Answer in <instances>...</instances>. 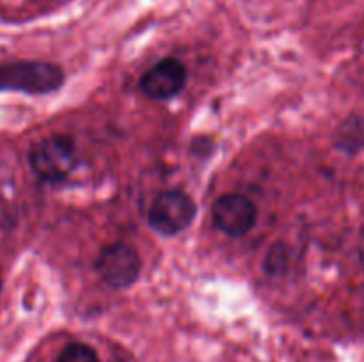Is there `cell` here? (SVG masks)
<instances>
[{
	"instance_id": "cell-1",
	"label": "cell",
	"mask_w": 364,
	"mask_h": 362,
	"mask_svg": "<svg viewBox=\"0 0 364 362\" xmlns=\"http://www.w3.org/2000/svg\"><path fill=\"white\" fill-rule=\"evenodd\" d=\"M63 82V70L55 64L41 60H16L0 64V91L48 94L57 91Z\"/></svg>"
},
{
	"instance_id": "cell-2",
	"label": "cell",
	"mask_w": 364,
	"mask_h": 362,
	"mask_svg": "<svg viewBox=\"0 0 364 362\" xmlns=\"http://www.w3.org/2000/svg\"><path fill=\"white\" fill-rule=\"evenodd\" d=\"M28 163L39 180L57 183L66 180L77 167V149L71 138L52 135L31 146Z\"/></svg>"
},
{
	"instance_id": "cell-3",
	"label": "cell",
	"mask_w": 364,
	"mask_h": 362,
	"mask_svg": "<svg viewBox=\"0 0 364 362\" xmlns=\"http://www.w3.org/2000/svg\"><path fill=\"white\" fill-rule=\"evenodd\" d=\"M196 202L180 190L162 192L149 209V226L164 236H173L187 229L194 220Z\"/></svg>"
},
{
	"instance_id": "cell-4",
	"label": "cell",
	"mask_w": 364,
	"mask_h": 362,
	"mask_svg": "<svg viewBox=\"0 0 364 362\" xmlns=\"http://www.w3.org/2000/svg\"><path fill=\"white\" fill-rule=\"evenodd\" d=\"M96 272L103 283L116 290L132 286L141 273V258L127 243H114L103 248L96 259Z\"/></svg>"
},
{
	"instance_id": "cell-5",
	"label": "cell",
	"mask_w": 364,
	"mask_h": 362,
	"mask_svg": "<svg viewBox=\"0 0 364 362\" xmlns=\"http://www.w3.org/2000/svg\"><path fill=\"white\" fill-rule=\"evenodd\" d=\"M256 206L240 194L223 195L213 204V224L230 236H244L256 224Z\"/></svg>"
},
{
	"instance_id": "cell-6",
	"label": "cell",
	"mask_w": 364,
	"mask_h": 362,
	"mask_svg": "<svg viewBox=\"0 0 364 362\" xmlns=\"http://www.w3.org/2000/svg\"><path fill=\"white\" fill-rule=\"evenodd\" d=\"M187 82V67L178 59H162L141 78V89L155 99L176 96Z\"/></svg>"
},
{
	"instance_id": "cell-7",
	"label": "cell",
	"mask_w": 364,
	"mask_h": 362,
	"mask_svg": "<svg viewBox=\"0 0 364 362\" xmlns=\"http://www.w3.org/2000/svg\"><path fill=\"white\" fill-rule=\"evenodd\" d=\"M57 362H100L98 355L84 343H71L60 351Z\"/></svg>"
},
{
	"instance_id": "cell-8",
	"label": "cell",
	"mask_w": 364,
	"mask_h": 362,
	"mask_svg": "<svg viewBox=\"0 0 364 362\" xmlns=\"http://www.w3.org/2000/svg\"><path fill=\"white\" fill-rule=\"evenodd\" d=\"M0 291H2V279H0Z\"/></svg>"
}]
</instances>
